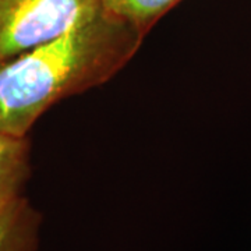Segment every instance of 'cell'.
I'll return each instance as SVG.
<instances>
[{
  "label": "cell",
  "mask_w": 251,
  "mask_h": 251,
  "mask_svg": "<svg viewBox=\"0 0 251 251\" xmlns=\"http://www.w3.org/2000/svg\"><path fill=\"white\" fill-rule=\"evenodd\" d=\"M27 152L25 138L0 131V202L20 194L27 175Z\"/></svg>",
  "instance_id": "4"
},
{
  "label": "cell",
  "mask_w": 251,
  "mask_h": 251,
  "mask_svg": "<svg viewBox=\"0 0 251 251\" xmlns=\"http://www.w3.org/2000/svg\"><path fill=\"white\" fill-rule=\"evenodd\" d=\"M35 216L20 194L0 202V251H34Z\"/></svg>",
  "instance_id": "3"
},
{
  "label": "cell",
  "mask_w": 251,
  "mask_h": 251,
  "mask_svg": "<svg viewBox=\"0 0 251 251\" xmlns=\"http://www.w3.org/2000/svg\"><path fill=\"white\" fill-rule=\"evenodd\" d=\"M108 13L145 34L181 0H99Z\"/></svg>",
  "instance_id": "5"
},
{
  "label": "cell",
  "mask_w": 251,
  "mask_h": 251,
  "mask_svg": "<svg viewBox=\"0 0 251 251\" xmlns=\"http://www.w3.org/2000/svg\"><path fill=\"white\" fill-rule=\"evenodd\" d=\"M100 7L99 0H0V64L62 35Z\"/></svg>",
  "instance_id": "2"
},
{
  "label": "cell",
  "mask_w": 251,
  "mask_h": 251,
  "mask_svg": "<svg viewBox=\"0 0 251 251\" xmlns=\"http://www.w3.org/2000/svg\"><path fill=\"white\" fill-rule=\"evenodd\" d=\"M143 39L100 7L62 35L0 64V131L25 138L54 103L110 80Z\"/></svg>",
  "instance_id": "1"
}]
</instances>
